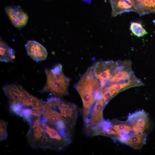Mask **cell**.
Here are the masks:
<instances>
[{"label": "cell", "mask_w": 155, "mask_h": 155, "mask_svg": "<svg viewBox=\"0 0 155 155\" xmlns=\"http://www.w3.org/2000/svg\"><path fill=\"white\" fill-rule=\"evenodd\" d=\"M25 46L28 54L33 60L38 61L46 58L47 55L46 49L36 41L28 40Z\"/></svg>", "instance_id": "9"}, {"label": "cell", "mask_w": 155, "mask_h": 155, "mask_svg": "<svg viewBox=\"0 0 155 155\" xmlns=\"http://www.w3.org/2000/svg\"><path fill=\"white\" fill-rule=\"evenodd\" d=\"M118 61H98L92 66L94 77L99 81L101 90L105 87L110 79Z\"/></svg>", "instance_id": "6"}, {"label": "cell", "mask_w": 155, "mask_h": 155, "mask_svg": "<svg viewBox=\"0 0 155 155\" xmlns=\"http://www.w3.org/2000/svg\"><path fill=\"white\" fill-rule=\"evenodd\" d=\"M136 9L142 15L155 12V0H133Z\"/></svg>", "instance_id": "11"}, {"label": "cell", "mask_w": 155, "mask_h": 155, "mask_svg": "<svg viewBox=\"0 0 155 155\" xmlns=\"http://www.w3.org/2000/svg\"><path fill=\"white\" fill-rule=\"evenodd\" d=\"M105 105L102 99L96 100L91 113L90 123L92 127H98L103 123V110Z\"/></svg>", "instance_id": "10"}, {"label": "cell", "mask_w": 155, "mask_h": 155, "mask_svg": "<svg viewBox=\"0 0 155 155\" xmlns=\"http://www.w3.org/2000/svg\"><path fill=\"white\" fill-rule=\"evenodd\" d=\"M8 123L4 120H1L0 122V139L1 141L7 139V131Z\"/></svg>", "instance_id": "15"}, {"label": "cell", "mask_w": 155, "mask_h": 155, "mask_svg": "<svg viewBox=\"0 0 155 155\" xmlns=\"http://www.w3.org/2000/svg\"><path fill=\"white\" fill-rule=\"evenodd\" d=\"M130 29L132 33L138 37L144 36L147 34L142 25L138 22H133L131 23Z\"/></svg>", "instance_id": "14"}, {"label": "cell", "mask_w": 155, "mask_h": 155, "mask_svg": "<svg viewBox=\"0 0 155 155\" xmlns=\"http://www.w3.org/2000/svg\"><path fill=\"white\" fill-rule=\"evenodd\" d=\"M71 130L49 122L43 117H36L30 124L27 138L33 148L61 150L70 143Z\"/></svg>", "instance_id": "1"}, {"label": "cell", "mask_w": 155, "mask_h": 155, "mask_svg": "<svg viewBox=\"0 0 155 155\" xmlns=\"http://www.w3.org/2000/svg\"><path fill=\"white\" fill-rule=\"evenodd\" d=\"M49 101L51 107L58 112L62 119L72 129L75 124L78 114V108L75 104L61 100L52 98Z\"/></svg>", "instance_id": "5"}, {"label": "cell", "mask_w": 155, "mask_h": 155, "mask_svg": "<svg viewBox=\"0 0 155 155\" xmlns=\"http://www.w3.org/2000/svg\"><path fill=\"white\" fill-rule=\"evenodd\" d=\"M62 69L60 64L53 69H45L46 81L45 86L40 90L41 92H51L55 97L59 98L68 94V86L70 79L64 75Z\"/></svg>", "instance_id": "3"}, {"label": "cell", "mask_w": 155, "mask_h": 155, "mask_svg": "<svg viewBox=\"0 0 155 155\" xmlns=\"http://www.w3.org/2000/svg\"><path fill=\"white\" fill-rule=\"evenodd\" d=\"M0 61L13 62L15 57V52L6 43L0 41Z\"/></svg>", "instance_id": "13"}, {"label": "cell", "mask_w": 155, "mask_h": 155, "mask_svg": "<svg viewBox=\"0 0 155 155\" xmlns=\"http://www.w3.org/2000/svg\"><path fill=\"white\" fill-rule=\"evenodd\" d=\"M5 11L12 24L20 28L27 24L28 17L27 13L19 6H9Z\"/></svg>", "instance_id": "8"}, {"label": "cell", "mask_w": 155, "mask_h": 155, "mask_svg": "<svg viewBox=\"0 0 155 155\" xmlns=\"http://www.w3.org/2000/svg\"><path fill=\"white\" fill-rule=\"evenodd\" d=\"M3 90L9 104H18L24 108H32L43 104L44 101L30 94L20 85H6L3 86Z\"/></svg>", "instance_id": "4"}, {"label": "cell", "mask_w": 155, "mask_h": 155, "mask_svg": "<svg viewBox=\"0 0 155 155\" xmlns=\"http://www.w3.org/2000/svg\"><path fill=\"white\" fill-rule=\"evenodd\" d=\"M126 122L132 127L136 134L146 133L150 126L148 115L143 110L129 115Z\"/></svg>", "instance_id": "7"}, {"label": "cell", "mask_w": 155, "mask_h": 155, "mask_svg": "<svg viewBox=\"0 0 155 155\" xmlns=\"http://www.w3.org/2000/svg\"><path fill=\"white\" fill-rule=\"evenodd\" d=\"M75 87L82 100L84 118H89L92 107L96 100L95 94L100 91L99 81L94 76L92 66L88 69Z\"/></svg>", "instance_id": "2"}, {"label": "cell", "mask_w": 155, "mask_h": 155, "mask_svg": "<svg viewBox=\"0 0 155 155\" xmlns=\"http://www.w3.org/2000/svg\"><path fill=\"white\" fill-rule=\"evenodd\" d=\"M146 137V133L135 134L130 136L125 144L135 149L140 150L145 142Z\"/></svg>", "instance_id": "12"}]
</instances>
